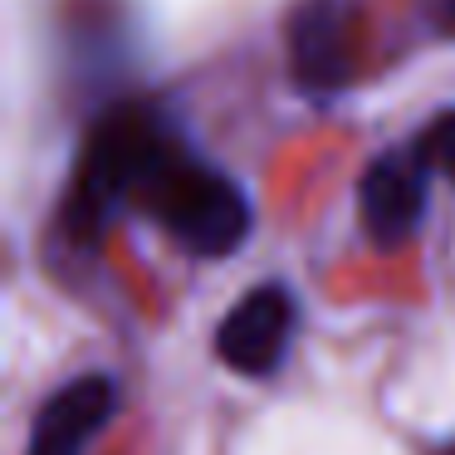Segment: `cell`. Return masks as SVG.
I'll list each match as a JSON object with an SVG mask.
<instances>
[{"label":"cell","instance_id":"cell-1","mask_svg":"<svg viewBox=\"0 0 455 455\" xmlns=\"http://www.w3.org/2000/svg\"><path fill=\"white\" fill-rule=\"evenodd\" d=\"M181 132L152 103H118L89 128L79 148L69 196H64V230L74 240H99L123 206H138L152 172L162 167Z\"/></svg>","mask_w":455,"mask_h":455},{"label":"cell","instance_id":"cell-2","mask_svg":"<svg viewBox=\"0 0 455 455\" xmlns=\"http://www.w3.org/2000/svg\"><path fill=\"white\" fill-rule=\"evenodd\" d=\"M148 216H157V226L177 240L181 250L201 259H220L235 255L245 245L250 226H255V211L250 196L235 177H226L220 167L201 162L187 142L162 157V167L152 172L148 191L138 201Z\"/></svg>","mask_w":455,"mask_h":455},{"label":"cell","instance_id":"cell-3","mask_svg":"<svg viewBox=\"0 0 455 455\" xmlns=\"http://www.w3.org/2000/svg\"><path fill=\"white\" fill-rule=\"evenodd\" d=\"M431 177L435 172L416 148H392L367 162L357 177V220L377 250H402L406 240H416L431 211Z\"/></svg>","mask_w":455,"mask_h":455},{"label":"cell","instance_id":"cell-4","mask_svg":"<svg viewBox=\"0 0 455 455\" xmlns=\"http://www.w3.org/2000/svg\"><path fill=\"white\" fill-rule=\"evenodd\" d=\"M289 74L314 99L353 84L357 15L347 0H299V11L289 15Z\"/></svg>","mask_w":455,"mask_h":455},{"label":"cell","instance_id":"cell-5","mask_svg":"<svg viewBox=\"0 0 455 455\" xmlns=\"http://www.w3.org/2000/svg\"><path fill=\"white\" fill-rule=\"evenodd\" d=\"M294 294L284 284H255L216 328V353L245 377H269L294 343Z\"/></svg>","mask_w":455,"mask_h":455},{"label":"cell","instance_id":"cell-6","mask_svg":"<svg viewBox=\"0 0 455 455\" xmlns=\"http://www.w3.org/2000/svg\"><path fill=\"white\" fill-rule=\"evenodd\" d=\"M113 406H118V387L103 372L74 377L69 387H60L35 411V431L25 455H84V445L108 426Z\"/></svg>","mask_w":455,"mask_h":455},{"label":"cell","instance_id":"cell-7","mask_svg":"<svg viewBox=\"0 0 455 455\" xmlns=\"http://www.w3.org/2000/svg\"><path fill=\"white\" fill-rule=\"evenodd\" d=\"M411 148L421 152V162L435 172V177H445V181L455 187V108L435 113V118L421 128V138H416Z\"/></svg>","mask_w":455,"mask_h":455},{"label":"cell","instance_id":"cell-8","mask_svg":"<svg viewBox=\"0 0 455 455\" xmlns=\"http://www.w3.org/2000/svg\"><path fill=\"white\" fill-rule=\"evenodd\" d=\"M431 20H435V30H441L445 40H455V0H435V5H431Z\"/></svg>","mask_w":455,"mask_h":455},{"label":"cell","instance_id":"cell-9","mask_svg":"<svg viewBox=\"0 0 455 455\" xmlns=\"http://www.w3.org/2000/svg\"><path fill=\"white\" fill-rule=\"evenodd\" d=\"M435 455H455V441H451V445H441V451H435Z\"/></svg>","mask_w":455,"mask_h":455}]
</instances>
